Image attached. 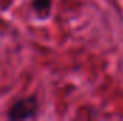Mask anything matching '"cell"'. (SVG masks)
I'll use <instances>...</instances> for the list:
<instances>
[{
	"label": "cell",
	"instance_id": "1",
	"mask_svg": "<svg viewBox=\"0 0 123 121\" xmlns=\"http://www.w3.org/2000/svg\"><path fill=\"white\" fill-rule=\"evenodd\" d=\"M37 111V101L36 98L29 97V98H25V100H20L17 101L12 108H10V113H9V117L12 120H23V118H30L36 114Z\"/></svg>",
	"mask_w": 123,
	"mask_h": 121
},
{
	"label": "cell",
	"instance_id": "2",
	"mask_svg": "<svg viewBox=\"0 0 123 121\" xmlns=\"http://www.w3.org/2000/svg\"><path fill=\"white\" fill-rule=\"evenodd\" d=\"M50 6H52V0H34L33 1V7L34 10L42 14V16H47L50 11Z\"/></svg>",
	"mask_w": 123,
	"mask_h": 121
}]
</instances>
